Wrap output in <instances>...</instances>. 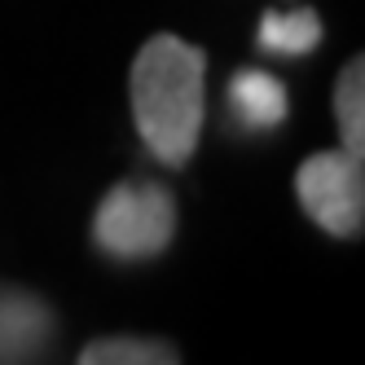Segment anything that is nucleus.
I'll return each instance as SVG.
<instances>
[{"instance_id": "1", "label": "nucleus", "mask_w": 365, "mask_h": 365, "mask_svg": "<svg viewBox=\"0 0 365 365\" xmlns=\"http://www.w3.org/2000/svg\"><path fill=\"white\" fill-rule=\"evenodd\" d=\"M202 48L150 36L133 62V123L163 168H180L202 133Z\"/></svg>"}, {"instance_id": "3", "label": "nucleus", "mask_w": 365, "mask_h": 365, "mask_svg": "<svg viewBox=\"0 0 365 365\" xmlns=\"http://www.w3.org/2000/svg\"><path fill=\"white\" fill-rule=\"evenodd\" d=\"M299 207L308 220H317L334 238H356L365 220V180H361V159L348 150H322L299 168L295 176Z\"/></svg>"}, {"instance_id": "5", "label": "nucleus", "mask_w": 365, "mask_h": 365, "mask_svg": "<svg viewBox=\"0 0 365 365\" xmlns=\"http://www.w3.org/2000/svg\"><path fill=\"white\" fill-rule=\"evenodd\" d=\"M48 330H53V317L48 308L31 295H0V361H27L44 348Z\"/></svg>"}, {"instance_id": "7", "label": "nucleus", "mask_w": 365, "mask_h": 365, "mask_svg": "<svg viewBox=\"0 0 365 365\" xmlns=\"http://www.w3.org/2000/svg\"><path fill=\"white\" fill-rule=\"evenodd\" d=\"M334 115H339V133H344V150L352 159L365 154V71L361 58H352L339 75L334 88Z\"/></svg>"}, {"instance_id": "4", "label": "nucleus", "mask_w": 365, "mask_h": 365, "mask_svg": "<svg viewBox=\"0 0 365 365\" xmlns=\"http://www.w3.org/2000/svg\"><path fill=\"white\" fill-rule=\"evenodd\" d=\"M229 110L247 133H273L286 123V110H291L286 106V84L259 66H247L229 80Z\"/></svg>"}, {"instance_id": "2", "label": "nucleus", "mask_w": 365, "mask_h": 365, "mask_svg": "<svg viewBox=\"0 0 365 365\" xmlns=\"http://www.w3.org/2000/svg\"><path fill=\"white\" fill-rule=\"evenodd\" d=\"M176 238V202L159 180H119L93 216V242L110 259H154Z\"/></svg>"}, {"instance_id": "6", "label": "nucleus", "mask_w": 365, "mask_h": 365, "mask_svg": "<svg viewBox=\"0 0 365 365\" xmlns=\"http://www.w3.org/2000/svg\"><path fill=\"white\" fill-rule=\"evenodd\" d=\"M255 44L264 48V53H277V58H308L312 48L322 44V18L312 9H291V14L269 9L259 18Z\"/></svg>"}, {"instance_id": "8", "label": "nucleus", "mask_w": 365, "mask_h": 365, "mask_svg": "<svg viewBox=\"0 0 365 365\" xmlns=\"http://www.w3.org/2000/svg\"><path fill=\"white\" fill-rule=\"evenodd\" d=\"M84 365H168L176 361V348L154 344V339H97L80 352Z\"/></svg>"}]
</instances>
